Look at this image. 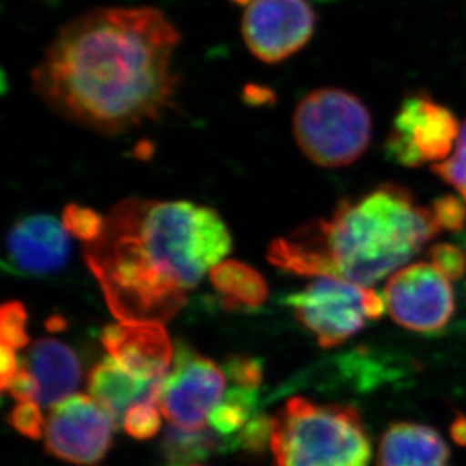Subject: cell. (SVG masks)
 Masks as SVG:
<instances>
[{"mask_svg":"<svg viewBox=\"0 0 466 466\" xmlns=\"http://www.w3.org/2000/svg\"><path fill=\"white\" fill-rule=\"evenodd\" d=\"M180 34L151 6L80 14L32 70L36 96L62 118L107 137L160 118L174 102Z\"/></svg>","mask_w":466,"mask_h":466,"instance_id":"cell-1","label":"cell"},{"mask_svg":"<svg viewBox=\"0 0 466 466\" xmlns=\"http://www.w3.org/2000/svg\"><path fill=\"white\" fill-rule=\"evenodd\" d=\"M233 238L215 208L186 199L126 198L84 257L119 321L165 323L224 261Z\"/></svg>","mask_w":466,"mask_h":466,"instance_id":"cell-2","label":"cell"},{"mask_svg":"<svg viewBox=\"0 0 466 466\" xmlns=\"http://www.w3.org/2000/svg\"><path fill=\"white\" fill-rule=\"evenodd\" d=\"M435 216L410 189L385 183L346 198L329 218L309 220L268 245L273 266L300 277H335L374 286L440 234Z\"/></svg>","mask_w":466,"mask_h":466,"instance_id":"cell-3","label":"cell"},{"mask_svg":"<svg viewBox=\"0 0 466 466\" xmlns=\"http://www.w3.org/2000/svg\"><path fill=\"white\" fill-rule=\"evenodd\" d=\"M275 466H370L371 442L352 406L293 397L272 418Z\"/></svg>","mask_w":466,"mask_h":466,"instance_id":"cell-4","label":"cell"},{"mask_svg":"<svg viewBox=\"0 0 466 466\" xmlns=\"http://www.w3.org/2000/svg\"><path fill=\"white\" fill-rule=\"evenodd\" d=\"M295 141L312 163L343 167L357 162L371 141V115L355 94L319 88L293 114Z\"/></svg>","mask_w":466,"mask_h":466,"instance_id":"cell-5","label":"cell"},{"mask_svg":"<svg viewBox=\"0 0 466 466\" xmlns=\"http://www.w3.org/2000/svg\"><path fill=\"white\" fill-rule=\"evenodd\" d=\"M286 304L323 349L348 341L387 309L378 291L335 277L316 278L304 290L289 296Z\"/></svg>","mask_w":466,"mask_h":466,"instance_id":"cell-6","label":"cell"},{"mask_svg":"<svg viewBox=\"0 0 466 466\" xmlns=\"http://www.w3.org/2000/svg\"><path fill=\"white\" fill-rule=\"evenodd\" d=\"M225 371L208 358L178 344L172 370L163 380L160 410L172 426L199 431L225 396Z\"/></svg>","mask_w":466,"mask_h":466,"instance_id":"cell-7","label":"cell"},{"mask_svg":"<svg viewBox=\"0 0 466 466\" xmlns=\"http://www.w3.org/2000/svg\"><path fill=\"white\" fill-rule=\"evenodd\" d=\"M316 25V11L307 0H249L242 36L252 56L279 64L309 45Z\"/></svg>","mask_w":466,"mask_h":466,"instance_id":"cell-8","label":"cell"},{"mask_svg":"<svg viewBox=\"0 0 466 466\" xmlns=\"http://www.w3.org/2000/svg\"><path fill=\"white\" fill-rule=\"evenodd\" d=\"M114 417L86 396H71L53 406L46 421V450L79 466H97L112 445Z\"/></svg>","mask_w":466,"mask_h":466,"instance_id":"cell-9","label":"cell"},{"mask_svg":"<svg viewBox=\"0 0 466 466\" xmlns=\"http://www.w3.org/2000/svg\"><path fill=\"white\" fill-rule=\"evenodd\" d=\"M385 302L396 323L421 334L444 329L456 309L450 279L429 263L394 273L385 286Z\"/></svg>","mask_w":466,"mask_h":466,"instance_id":"cell-10","label":"cell"},{"mask_svg":"<svg viewBox=\"0 0 466 466\" xmlns=\"http://www.w3.org/2000/svg\"><path fill=\"white\" fill-rule=\"evenodd\" d=\"M70 234L61 219L52 215H31L17 220L5 242V258L11 272L25 277H45L66 263Z\"/></svg>","mask_w":466,"mask_h":466,"instance_id":"cell-11","label":"cell"},{"mask_svg":"<svg viewBox=\"0 0 466 466\" xmlns=\"http://www.w3.org/2000/svg\"><path fill=\"white\" fill-rule=\"evenodd\" d=\"M102 343L128 373L162 380L171 367L172 348L167 332L158 321H118L106 326Z\"/></svg>","mask_w":466,"mask_h":466,"instance_id":"cell-12","label":"cell"},{"mask_svg":"<svg viewBox=\"0 0 466 466\" xmlns=\"http://www.w3.org/2000/svg\"><path fill=\"white\" fill-rule=\"evenodd\" d=\"M391 132L410 139L426 163L449 157L461 128L449 107L418 91L401 102Z\"/></svg>","mask_w":466,"mask_h":466,"instance_id":"cell-13","label":"cell"},{"mask_svg":"<svg viewBox=\"0 0 466 466\" xmlns=\"http://www.w3.org/2000/svg\"><path fill=\"white\" fill-rule=\"evenodd\" d=\"M22 362L38 385V406L53 408L71 397L79 387L82 376L79 358L57 339H38Z\"/></svg>","mask_w":466,"mask_h":466,"instance_id":"cell-14","label":"cell"},{"mask_svg":"<svg viewBox=\"0 0 466 466\" xmlns=\"http://www.w3.org/2000/svg\"><path fill=\"white\" fill-rule=\"evenodd\" d=\"M376 466H450L449 445L431 427L394 422L380 440Z\"/></svg>","mask_w":466,"mask_h":466,"instance_id":"cell-15","label":"cell"},{"mask_svg":"<svg viewBox=\"0 0 466 466\" xmlns=\"http://www.w3.org/2000/svg\"><path fill=\"white\" fill-rule=\"evenodd\" d=\"M163 380L139 378L128 373L114 358H106L96 365L88 376V391L118 424L128 410L141 401L158 399Z\"/></svg>","mask_w":466,"mask_h":466,"instance_id":"cell-16","label":"cell"},{"mask_svg":"<svg viewBox=\"0 0 466 466\" xmlns=\"http://www.w3.org/2000/svg\"><path fill=\"white\" fill-rule=\"evenodd\" d=\"M211 286L222 296L225 309H256L268 299V284L256 268L236 259H224L211 268Z\"/></svg>","mask_w":466,"mask_h":466,"instance_id":"cell-17","label":"cell"},{"mask_svg":"<svg viewBox=\"0 0 466 466\" xmlns=\"http://www.w3.org/2000/svg\"><path fill=\"white\" fill-rule=\"evenodd\" d=\"M238 442L220 436L208 427L199 431H183L172 426L165 431L162 453L167 466H190L215 453L238 450Z\"/></svg>","mask_w":466,"mask_h":466,"instance_id":"cell-18","label":"cell"},{"mask_svg":"<svg viewBox=\"0 0 466 466\" xmlns=\"http://www.w3.org/2000/svg\"><path fill=\"white\" fill-rule=\"evenodd\" d=\"M258 414V391L251 388L231 387L211 412L208 422L220 436L238 442V436Z\"/></svg>","mask_w":466,"mask_h":466,"instance_id":"cell-19","label":"cell"},{"mask_svg":"<svg viewBox=\"0 0 466 466\" xmlns=\"http://www.w3.org/2000/svg\"><path fill=\"white\" fill-rule=\"evenodd\" d=\"M62 224L71 238H77L85 245L93 243L100 238L105 228V216L91 208L79 204H70L64 208L61 216Z\"/></svg>","mask_w":466,"mask_h":466,"instance_id":"cell-20","label":"cell"},{"mask_svg":"<svg viewBox=\"0 0 466 466\" xmlns=\"http://www.w3.org/2000/svg\"><path fill=\"white\" fill-rule=\"evenodd\" d=\"M27 312L20 302H6L0 311V337L2 348L14 352L22 350L29 343L26 332Z\"/></svg>","mask_w":466,"mask_h":466,"instance_id":"cell-21","label":"cell"},{"mask_svg":"<svg viewBox=\"0 0 466 466\" xmlns=\"http://www.w3.org/2000/svg\"><path fill=\"white\" fill-rule=\"evenodd\" d=\"M160 410L158 399L137 403L124 417V431L137 440L153 438L160 429Z\"/></svg>","mask_w":466,"mask_h":466,"instance_id":"cell-22","label":"cell"},{"mask_svg":"<svg viewBox=\"0 0 466 466\" xmlns=\"http://www.w3.org/2000/svg\"><path fill=\"white\" fill-rule=\"evenodd\" d=\"M224 371L233 383V387L258 390L263 382V364L254 358H229L228 361L225 362Z\"/></svg>","mask_w":466,"mask_h":466,"instance_id":"cell-23","label":"cell"},{"mask_svg":"<svg viewBox=\"0 0 466 466\" xmlns=\"http://www.w3.org/2000/svg\"><path fill=\"white\" fill-rule=\"evenodd\" d=\"M431 264L450 281L461 279L465 275L466 257L461 248L451 243H438L429 251Z\"/></svg>","mask_w":466,"mask_h":466,"instance_id":"cell-24","label":"cell"},{"mask_svg":"<svg viewBox=\"0 0 466 466\" xmlns=\"http://www.w3.org/2000/svg\"><path fill=\"white\" fill-rule=\"evenodd\" d=\"M8 421L11 426L31 440H40L46 422L41 417L40 406L34 401H18L9 414Z\"/></svg>","mask_w":466,"mask_h":466,"instance_id":"cell-25","label":"cell"},{"mask_svg":"<svg viewBox=\"0 0 466 466\" xmlns=\"http://www.w3.org/2000/svg\"><path fill=\"white\" fill-rule=\"evenodd\" d=\"M431 213L441 229L459 233L466 227L465 203L453 195H444L436 199Z\"/></svg>","mask_w":466,"mask_h":466,"instance_id":"cell-26","label":"cell"},{"mask_svg":"<svg viewBox=\"0 0 466 466\" xmlns=\"http://www.w3.org/2000/svg\"><path fill=\"white\" fill-rule=\"evenodd\" d=\"M20 360L11 349L2 348V390L8 387L9 380L17 373Z\"/></svg>","mask_w":466,"mask_h":466,"instance_id":"cell-27","label":"cell"},{"mask_svg":"<svg viewBox=\"0 0 466 466\" xmlns=\"http://www.w3.org/2000/svg\"><path fill=\"white\" fill-rule=\"evenodd\" d=\"M450 433L454 442L466 447V417L463 414L456 415L453 424L450 427Z\"/></svg>","mask_w":466,"mask_h":466,"instance_id":"cell-28","label":"cell"},{"mask_svg":"<svg viewBox=\"0 0 466 466\" xmlns=\"http://www.w3.org/2000/svg\"><path fill=\"white\" fill-rule=\"evenodd\" d=\"M458 147H466V121L459 132Z\"/></svg>","mask_w":466,"mask_h":466,"instance_id":"cell-29","label":"cell"},{"mask_svg":"<svg viewBox=\"0 0 466 466\" xmlns=\"http://www.w3.org/2000/svg\"><path fill=\"white\" fill-rule=\"evenodd\" d=\"M461 194H462L463 199L466 201V187L463 190H461Z\"/></svg>","mask_w":466,"mask_h":466,"instance_id":"cell-30","label":"cell"},{"mask_svg":"<svg viewBox=\"0 0 466 466\" xmlns=\"http://www.w3.org/2000/svg\"><path fill=\"white\" fill-rule=\"evenodd\" d=\"M190 466H201V465H190Z\"/></svg>","mask_w":466,"mask_h":466,"instance_id":"cell-31","label":"cell"}]
</instances>
